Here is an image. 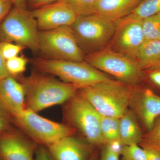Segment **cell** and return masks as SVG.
<instances>
[{"label":"cell","instance_id":"28","mask_svg":"<svg viewBox=\"0 0 160 160\" xmlns=\"http://www.w3.org/2000/svg\"><path fill=\"white\" fill-rule=\"evenodd\" d=\"M144 78L160 89V66L143 71Z\"/></svg>","mask_w":160,"mask_h":160},{"label":"cell","instance_id":"12","mask_svg":"<svg viewBox=\"0 0 160 160\" xmlns=\"http://www.w3.org/2000/svg\"><path fill=\"white\" fill-rule=\"evenodd\" d=\"M112 49L136 61L145 41L142 21H133L116 26Z\"/></svg>","mask_w":160,"mask_h":160},{"label":"cell","instance_id":"25","mask_svg":"<svg viewBox=\"0 0 160 160\" xmlns=\"http://www.w3.org/2000/svg\"><path fill=\"white\" fill-rule=\"evenodd\" d=\"M28 60L22 57L17 56L6 61V67L10 75H17L25 71Z\"/></svg>","mask_w":160,"mask_h":160},{"label":"cell","instance_id":"36","mask_svg":"<svg viewBox=\"0 0 160 160\" xmlns=\"http://www.w3.org/2000/svg\"><path fill=\"white\" fill-rule=\"evenodd\" d=\"M100 152L98 149H96L92 155L89 160H99Z\"/></svg>","mask_w":160,"mask_h":160},{"label":"cell","instance_id":"32","mask_svg":"<svg viewBox=\"0 0 160 160\" xmlns=\"http://www.w3.org/2000/svg\"><path fill=\"white\" fill-rule=\"evenodd\" d=\"M10 75L6 67V60L3 58L0 48V80Z\"/></svg>","mask_w":160,"mask_h":160},{"label":"cell","instance_id":"14","mask_svg":"<svg viewBox=\"0 0 160 160\" xmlns=\"http://www.w3.org/2000/svg\"><path fill=\"white\" fill-rule=\"evenodd\" d=\"M38 145L29 137L6 132L0 135V158L2 160H34Z\"/></svg>","mask_w":160,"mask_h":160},{"label":"cell","instance_id":"35","mask_svg":"<svg viewBox=\"0 0 160 160\" xmlns=\"http://www.w3.org/2000/svg\"><path fill=\"white\" fill-rule=\"evenodd\" d=\"M15 7L23 9H27L26 0H12Z\"/></svg>","mask_w":160,"mask_h":160},{"label":"cell","instance_id":"23","mask_svg":"<svg viewBox=\"0 0 160 160\" xmlns=\"http://www.w3.org/2000/svg\"><path fill=\"white\" fill-rule=\"evenodd\" d=\"M78 17L90 15L95 13L97 0H63Z\"/></svg>","mask_w":160,"mask_h":160},{"label":"cell","instance_id":"34","mask_svg":"<svg viewBox=\"0 0 160 160\" xmlns=\"http://www.w3.org/2000/svg\"><path fill=\"white\" fill-rule=\"evenodd\" d=\"M146 152L147 160H160V154L152 149H144Z\"/></svg>","mask_w":160,"mask_h":160},{"label":"cell","instance_id":"5","mask_svg":"<svg viewBox=\"0 0 160 160\" xmlns=\"http://www.w3.org/2000/svg\"><path fill=\"white\" fill-rule=\"evenodd\" d=\"M38 30L37 22L31 11L14 6L0 24V42H14L37 51Z\"/></svg>","mask_w":160,"mask_h":160},{"label":"cell","instance_id":"18","mask_svg":"<svg viewBox=\"0 0 160 160\" xmlns=\"http://www.w3.org/2000/svg\"><path fill=\"white\" fill-rule=\"evenodd\" d=\"M136 61L142 71L160 66V41L145 40Z\"/></svg>","mask_w":160,"mask_h":160},{"label":"cell","instance_id":"22","mask_svg":"<svg viewBox=\"0 0 160 160\" xmlns=\"http://www.w3.org/2000/svg\"><path fill=\"white\" fill-rule=\"evenodd\" d=\"M145 40L160 41V12L142 20Z\"/></svg>","mask_w":160,"mask_h":160},{"label":"cell","instance_id":"7","mask_svg":"<svg viewBox=\"0 0 160 160\" xmlns=\"http://www.w3.org/2000/svg\"><path fill=\"white\" fill-rule=\"evenodd\" d=\"M12 118L28 137L47 147L63 138L76 135L77 132L69 125L48 119L27 109Z\"/></svg>","mask_w":160,"mask_h":160},{"label":"cell","instance_id":"15","mask_svg":"<svg viewBox=\"0 0 160 160\" xmlns=\"http://www.w3.org/2000/svg\"><path fill=\"white\" fill-rule=\"evenodd\" d=\"M26 97L24 84L11 75L0 80V107L12 117L26 109Z\"/></svg>","mask_w":160,"mask_h":160},{"label":"cell","instance_id":"16","mask_svg":"<svg viewBox=\"0 0 160 160\" xmlns=\"http://www.w3.org/2000/svg\"><path fill=\"white\" fill-rule=\"evenodd\" d=\"M141 0H97L95 13L115 24L129 14Z\"/></svg>","mask_w":160,"mask_h":160},{"label":"cell","instance_id":"20","mask_svg":"<svg viewBox=\"0 0 160 160\" xmlns=\"http://www.w3.org/2000/svg\"><path fill=\"white\" fill-rule=\"evenodd\" d=\"M100 116L101 133L104 145L120 143L119 118Z\"/></svg>","mask_w":160,"mask_h":160},{"label":"cell","instance_id":"8","mask_svg":"<svg viewBox=\"0 0 160 160\" xmlns=\"http://www.w3.org/2000/svg\"><path fill=\"white\" fill-rule=\"evenodd\" d=\"M39 50L51 59L82 62V50L70 26L39 32Z\"/></svg>","mask_w":160,"mask_h":160},{"label":"cell","instance_id":"24","mask_svg":"<svg viewBox=\"0 0 160 160\" xmlns=\"http://www.w3.org/2000/svg\"><path fill=\"white\" fill-rule=\"evenodd\" d=\"M120 155L122 160H147L145 149L138 144L122 146Z\"/></svg>","mask_w":160,"mask_h":160},{"label":"cell","instance_id":"30","mask_svg":"<svg viewBox=\"0 0 160 160\" xmlns=\"http://www.w3.org/2000/svg\"><path fill=\"white\" fill-rule=\"evenodd\" d=\"M34 160H55L46 146L39 145L36 150Z\"/></svg>","mask_w":160,"mask_h":160},{"label":"cell","instance_id":"4","mask_svg":"<svg viewBox=\"0 0 160 160\" xmlns=\"http://www.w3.org/2000/svg\"><path fill=\"white\" fill-rule=\"evenodd\" d=\"M86 62L99 71L112 76L116 80L133 86H139L144 80L142 70L136 61L110 48L89 54Z\"/></svg>","mask_w":160,"mask_h":160},{"label":"cell","instance_id":"37","mask_svg":"<svg viewBox=\"0 0 160 160\" xmlns=\"http://www.w3.org/2000/svg\"><path fill=\"white\" fill-rule=\"evenodd\" d=\"M0 160H2V158H0Z\"/></svg>","mask_w":160,"mask_h":160},{"label":"cell","instance_id":"6","mask_svg":"<svg viewBox=\"0 0 160 160\" xmlns=\"http://www.w3.org/2000/svg\"><path fill=\"white\" fill-rule=\"evenodd\" d=\"M66 103L65 114L69 126L95 148L99 149L104 145L99 113L78 92Z\"/></svg>","mask_w":160,"mask_h":160},{"label":"cell","instance_id":"33","mask_svg":"<svg viewBox=\"0 0 160 160\" xmlns=\"http://www.w3.org/2000/svg\"><path fill=\"white\" fill-rule=\"evenodd\" d=\"M8 126L9 122L6 117L0 110V135L6 132Z\"/></svg>","mask_w":160,"mask_h":160},{"label":"cell","instance_id":"27","mask_svg":"<svg viewBox=\"0 0 160 160\" xmlns=\"http://www.w3.org/2000/svg\"><path fill=\"white\" fill-rule=\"evenodd\" d=\"M100 149L99 160H119L120 148L105 144Z\"/></svg>","mask_w":160,"mask_h":160},{"label":"cell","instance_id":"21","mask_svg":"<svg viewBox=\"0 0 160 160\" xmlns=\"http://www.w3.org/2000/svg\"><path fill=\"white\" fill-rule=\"evenodd\" d=\"M143 149H149L160 154V117L155 122L152 128L145 132L139 144Z\"/></svg>","mask_w":160,"mask_h":160},{"label":"cell","instance_id":"9","mask_svg":"<svg viewBox=\"0 0 160 160\" xmlns=\"http://www.w3.org/2000/svg\"><path fill=\"white\" fill-rule=\"evenodd\" d=\"M70 27L80 47L94 52L103 49L116 29L114 23L95 14L78 17Z\"/></svg>","mask_w":160,"mask_h":160},{"label":"cell","instance_id":"19","mask_svg":"<svg viewBox=\"0 0 160 160\" xmlns=\"http://www.w3.org/2000/svg\"><path fill=\"white\" fill-rule=\"evenodd\" d=\"M160 12V0H141L138 5L125 18L115 23L116 26L133 22L142 21Z\"/></svg>","mask_w":160,"mask_h":160},{"label":"cell","instance_id":"31","mask_svg":"<svg viewBox=\"0 0 160 160\" xmlns=\"http://www.w3.org/2000/svg\"><path fill=\"white\" fill-rule=\"evenodd\" d=\"M59 0H26L27 7L32 10L55 2Z\"/></svg>","mask_w":160,"mask_h":160},{"label":"cell","instance_id":"26","mask_svg":"<svg viewBox=\"0 0 160 160\" xmlns=\"http://www.w3.org/2000/svg\"><path fill=\"white\" fill-rule=\"evenodd\" d=\"M0 48L3 58L6 61L18 56L21 51L25 49L23 46L8 42H0Z\"/></svg>","mask_w":160,"mask_h":160},{"label":"cell","instance_id":"10","mask_svg":"<svg viewBox=\"0 0 160 160\" xmlns=\"http://www.w3.org/2000/svg\"><path fill=\"white\" fill-rule=\"evenodd\" d=\"M129 109L137 118L143 130L147 132L160 117V96L149 88L135 86Z\"/></svg>","mask_w":160,"mask_h":160},{"label":"cell","instance_id":"17","mask_svg":"<svg viewBox=\"0 0 160 160\" xmlns=\"http://www.w3.org/2000/svg\"><path fill=\"white\" fill-rule=\"evenodd\" d=\"M143 129L137 118L129 109L119 118V142L122 146L139 144Z\"/></svg>","mask_w":160,"mask_h":160},{"label":"cell","instance_id":"2","mask_svg":"<svg viewBox=\"0 0 160 160\" xmlns=\"http://www.w3.org/2000/svg\"><path fill=\"white\" fill-rule=\"evenodd\" d=\"M24 85L26 109L36 112L67 102L79 89L61 80L41 75L32 76Z\"/></svg>","mask_w":160,"mask_h":160},{"label":"cell","instance_id":"29","mask_svg":"<svg viewBox=\"0 0 160 160\" xmlns=\"http://www.w3.org/2000/svg\"><path fill=\"white\" fill-rule=\"evenodd\" d=\"M12 0H0V24L12 9Z\"/></svg>","mask_w":160,"mask_h":160},{"label":"cell","instance_id":"13","mask_svg":"<svg viewBox=\"0 0 160 160\" xmlns=\"http://www.w3.org/2000/svg\"><path fill=\"white\" fill-rule=\"evenodd\" d=\"M47 148L55 160H89L96 149L75 135L63 138Z\"/></svg>","mask_w":160,"mask_h":160},{"label":"cell","instance_id":"1","mask_svg":"<svg viewBox=\"0 0 160 160\" xmlns=\"http://www.w3.org/2000/svg\"><path fill=\"white\" fill-rule=\"evenodd\" d=\"M135 87L110 79L82 87L78 92L100 115L119 118L129 109Z\"/></svg>","mask_w":160,"mask_h":160},{"label":"cell","instance_id":"3","mask_svg":"<svg viewBox=\"0 0 160 160\" xmlns=\"http://www.w3.org/2000/svg\"><path fill=\"white\" fill-rule=\"evenodd\" d=\"M33 62L40 71L56 76L62 82L78 86L79 89L111 79L108 75L83 61L38 58Z\"/></svg>","mask_w":160,"mask_h":160},{"label":"cell","instance_id":"11","mask_svg":"<svg viewBox=\"0 0 160 160\" xmlns=\"http://www.w3.org/2000/svg\"><path fill=\"white\" fill-rule=\"evenodd\" d=\"M41 31L52 30L64 26H71L78 16L63 0L31 11Z\"/></svg>","mask_w":160,"mask_h":160}]
</instances>
